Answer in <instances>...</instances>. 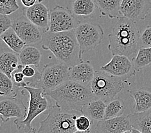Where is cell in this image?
<instances>
[{
	"mask_svg": "<svg viewBox=\"0 0 151 133\" xmlns=\"http://www.w3.org/2000/svg\"><path fill=\"white\" fill-rule=\"evenodd\" d=\"M42 48L51 51L59 63L72 67L82 60L75 30L69 31L43 33Z\"/></svg>",
	"mask_w": 151,
	"mask_h": 133,
	"instance_id": "1",
	"label": "cell"
},
{
	"mask_svg": "<svg viewBox=\"0 0 151 133\" xmlns=\"http://www.w3.org/2000/svg\"><path fill=\"white\" fill-rule=\"evenodd\" d=\"M118 19L108 35L107 49L112 55H124L129 58L138 51L140 33L133 21L124 17Z\"/></svg>",
	"mask_w": 151,
	"mask_h": 133,
	"instance_id": "2",
	"label": "cell"
},
{
	"mask_svg": "<svg viewBox=\"0 0 151 133\" xmlns=\"http://www.w3.org/2000/svg\"><path fill=\"white\" fill-rule=\"evenodd\" d=\"M43 94L54 100L56 106L60 108L81 112L86 104L95 99L90 85H84L70 80Z\"/></svg>",
	"mask_w": 151,
	"mask_h": 133,
	"instance_id": "3",
	"label": "cell"
},
{
	"mask_svg": "<svg viewBox=\"0 0 151 133\" xmlns=\"http://www.w3.org/2000/svg\"><path fill=\"white\" fill-rule=\"evenodd\" d=\"M82 114L81 111L65 110L53 106L46 118L40 122L37 133H73L77 131L75 120Z\"/></svg>",
	"mask_w": 151,
	"mask_h": 133,
	"instance_id": "4",
	"label": "cell"
},
{
	"mask_svg": "<svg viewBox=\"0 0 151 133\" xmlns=\"http://www.w3.org/2000/svg\"><path fill=\"white\" fill-rule=\"evenodd\" d=\"M89 85L95 99L103 100L106 102L114 99L124 87L122 78L102 70H95Z\"/></svg>",
	"mask_w": 151,
	"mask_h": 133,
	"instance_id": "5",
	"label": "cell"
},
{
	"mask_svg": "<svg viewBox=\"0 0 151 133\" xmlns=\"http://www.w3.org/2000/svg\"><path fill=\"white\" fill-rule=\"evenodd\" d=\"M24 90L30 94L27 116L23 120L16 119L14 123L17 129L23 130L25 133H36V129L32 127V123L39 115L48 110V102L43 94L44 90L42 88L26 87Z\"/></svg>",
	"mask_w": 151,
	"mask_h": 133,
	"instance_id": "6",
	"label": "cell"
},
{
	"mask_svg": "<svg viewBox=\"0 0 151 133\" xmlns=\"http://www.w3.org/2000/svg\"><path fill=\"white\" fill-rule=\"evenodd\" d=\"M75 31L81 57L84 53L95 49L104 37L103 28L99 24L81 23Z\"/></svg>",
	"mask_w": 151,
	"mask_h": 133,
	"instance_id": "7",
	"label": "cell"
},
{
	"mask_svg": "<svg viewBox=\"0 0 151 133\" xmlns=\"http://www.w3.org/2000/svg\"><path fill=\"white\" fill-rule=\"evenodd\" d=\"M69 68L61 63L45 65L41 72L40 88L49 92L69 80Z\"/></svg>",
	"mask_w": 151,
	"mask_h": 133,
	"instance_id": "8",
	"label": "cell"
},
{
	"mask_svg": "<svg viewBox=\"0 0 151 133\" xmlns=\"http://www.w3.org/2000/svg\"><path fill=\"white\" fill-rule=\"evenodd\" d=\"M81 23L73 12L63 6L57 5L50 10L49 31L52 33L75 30Z\"/></svg>",
	"mask_w": 151,
	"mask_h": 133,
	"instance_id": "9",
	"label": "cell"
},
{
	"mask_svg": "<svg viewBox=\"0 0 151 133\" xmlns=\"http://www.w3.org/2000/svg\"><path fill=\"white\" fill-rule=\"evenodd\" d=\"M12 28L27 45L37 44L42 42L43 32L24 16L14 20Z\"/></svg>",
	"mask_w": 151,
	"mask_h": 133,
	"instance_id": "10",
	"label": "cell"
},
{
	"mask_svg": "<svg viewBox=\"0 0 151 133\" xmlns=\"http://www.w3.org/2000/svg\"><path fill=\"white\" fill-rule=\"evenodd\" d=\"M151 10V0H122V17L128 18L134 23L145 20Z\"/></svg>",
	"mask_w": 151,
	"mask_h": 133,
	"instance_id": "11",
	"label": "cell"
},
{
	"mask_svg": "<svg viewBox=\"0 0 151 133\" xmlns=\"http://www.w3.org/2000/svg\"><path fill=\"white\" fill-rule=\"evenodd\" d=\"M100 70L121 78H130L136 72L134 64L129 57L119 55H113L111 60Z\"/></svg>",
	"mask_w": 151,
	"mask_h": 133,
	"instance_id": "12",
	"label": "cell"
},
{
	"mask_svg": "<svg viewBox=\"0 0 151 133\" xmlns=\"http://www.w3.org/2000/svg\"><path fill=\"white\" fill-rule=\"evenodd\" d=\"M27 113V108L24 103L16 97L5 98L0 102V115L3 122H6L11 118L23 120Z\"/></svg>",
	"mask_w": 151,
	"mask_h": 133,
	"instance_id": "13",
	"label": "cell"
},
{
	"mask_svg": "<svg viewBox=\"0 0 151 133\" xmlns=\"http://www.w3.org/2000/svg\"><path fill=\"white\" fill-rule=\"evenodd\" d=\"M23 14L31 23L42 30L43 33L49 31L50 11L42 3L37 2L32 6L24 7Z\"/></svg>",
	"mask_w": 151,
	"mask_h": 133,
	"instance_id": "14",
	"label": "cell"
},
{
	"mask_svg": "<svg viewBox=\"0 0 151 133\" xmlns=\"http://www.w3.org/2000/svg\"><path fill=\"white\" fill-rule=\"evenodd\" d=\"M132 127L128 115H123L114 118L98 121L95 133H122L132 130Z\"/></svg>",
	"mask_w": 151,
	"mask_h": 133,
	"instance_id": "15",
	"label": "cell"
},
{
	"mask_svg": "<svg viewBox=\"0 0 151 133\" xmlns=\"http://www.w3.org/2000/svg\"><path fill=\"white\" fill-rule=\"evenodd\" d=\"M95 73L90 61H82L75 65L70 67L69 80L84 85H89Z\"/></svg>",
	"mask_w": 151,
	"mask_h": 133,
	"instance_id": "16",
	"label": "cell"
},
{
	"mask_svg": "<svg viewBox=\"0 0 151 133\" xmlns=\"http://www.w3.org/2000/svg\"><path fill=\"white\" fill-rule=\"evenodd\" d=\"M134 99V113H142L151 110V89L142 88L134 90H129Z\"/></svg>",
	"mask_w": 151,
	"mask_h": 133,
	"instance_id": "17",
	"label": "cell"
},
{
	"mask_svg": "<svg viewBox=\"0 0 151 133\" xmlns=\"http://www.w3.org/2000/svg\"><path fill=\"white\" fill-rule=\"evenodd\" d=\"M106 104L101 99H93L86 104L82 110V113L89 117L91 120L100 121L104 120Z\"/></svg>",
	"mask_w": 151,
	"mask_h": 133,
	"instance_id": "18",
	"label": "cell"
},
{
	"mask_svg": "<svg viewBox=\"0 0 151 133\" xmlns=\"http://www.w3.org/2000/svg\"><path fill=\"white\" fill-rule=\"evenodd\" d=\"M133 129L142 133H151V110L142 113L128 115Z\"/></svg>",
	"mask_w": 151,
	"mask_h": 133,
	"instance_id": "19",
	"label": "cell"
},
{
	"mask_svg": "<svg viewBox=\"0 0 151 133\" xmlns=\"http://www.w3.org/2000/svg\"><path fill=\"white\" fill-rule=\"evenodd\" d=\"M19 56L15 53L2 52L0 56V70L12 80L13 74L19 65Z\"/></svg>",
	"mask_w": 151,
	"mask_h": 133,
	"instance_id": "20",
	"label": "cell"
},
{
	"mask_svg": "<svg viewBox=\"0 0 151 133\" xmlns=\"http://www.w3.org/2000/svg\"><path fill=\"white\" fill-rule=\"evenodd\" d=\"M95 1L102 16H107L110 19H119L122 17V0H95Z\"/></svg>",
	"mask_w": 151,
	"mask_h": 133,
	"instance_id": "21",
	"label": "cell"
},
{
	"mask_svg": "<svg viewBox=\"0 0 151 133\" xmlns=\"http://www.w3.org/2000/svg\"><path fill=\"white\" fill-rule=\"evenodd\" d=\"M18 56L21 64L24 66L33 65L37 67L40 64L41 53L35 47L26 46Z\"/></svg>",
	"mask_w": 151,
	"mask_h": 133,
	"instance_id": "22",
	"label": "cell"
},
{
	"mask_svg": "<svg viewBox=\"0 0 151 133\" xmlns=\"http://www.w3.org/2000/svg\"><path fill=\"white\" fill-rule=\"evenodd\" d=\"M0 36L1 40L9 46V48L14 53L17 55H19L23 49L27 46L26 43L19 37L12 28H10Z\"/></svg>",
	"mask_w": 151,
	"mask_h": 133,
	"instance_id": "23",
	"label": "cell"
},
{
	"mask_svg": "<svg viewBox=\"0 0 151 133\" xmlns=\"http://www.w3.org/2000/svg\"><path fill=\"white\" fill-rule=\"evenodd\" d=\"M96 6L93 0H75L72 4V12L75 16L89 17L94 13Z\"/></svg>",
	"mask_w": 151,
	"mask_h": 133,
	"instance_id": "24",
	"label": "cell"
},
{
	"mask_svg": "<svg viewBox=\"0 0 151 133\" xmlns=\"http://www.w3.org/2000/svg\"><path fill=\"white\" fill-rule=\"evenodd\" d=\"M125 110V106L123 100L120 98H114L107 102L104 119H111L123 115Z\"/></svg>",
	"mask_w": 151,
	"mask_h": 133,
	"instance_id": "25",
	"label": "cell"
},
{
	"mask_svg": "<svg viewBox=\"0 0 151 133\" xmlns=\"http://www.w3.org/2000/svg\"><path fill=\"white\" fill-rule=\"evenodd\" d=\"M136 71L139 70L151 63V48H139L136 56L132 58Z\"/></svg>",
	"mask_w": 151,
	"mask_h": 133,
	"instance_id": "26",
	"label": "cell"
},
{
	"mask_svg": "<svg viewBox=\"0 0 151 133\" xmlns=\"http://www.w3.org/2000/svg\"><path fill=\"white\" fill-rule=\"evenodd\" d=\"M14 82L9 76L0 73V94L1 96H9L14 92Z\"/></svg>",
	"mask_w": 151,
	"mask_h": 133,
	"instance_id": "27",
	"label": "cell"
},
{
	"mask_svg": "<svg viewBox=\"0 0 151 133\" xmlns=\"http://www.w3.org/2000/svg\"><path fill=\"white\" fill-rule=\"evenodd\" d=\"M19 8L17 0H0V14L9 16Z\"/></svg>",
	"mask_w": 151,
	"mask_h": 133,
	"instance_id": "28",
	"label": "cell"
},
{
	"mask_svg": "<svg viewBox=\"0 0 151 133\" xmlns=\"http://www.w3.org/2000/svg\"><path fill=\"white\" fill-rule=\"evenodd\" d=\"M24 65L19 64L17 69L14 72L12 75V81L14 82V86L17 89L21 90V88H24V87H27L26 83V78L23 74L22 70Z\"/></svg>",
	"mask_w": 151,
	"mask_h": 133,
	"instance_id": "29",
	"label": "cell"
},
{
	"mask_svg": "<svg viewBox=\"0 0 151 133\" xmlns=\"http://www.w3.org/2000/svg\"><path fill=\"white\" fill-rule=\"evenodd\" d=\"M91 120L84 115H79L75 120V127L78 131H87L91 130Z\"/></svg>",
	"mask_w": 151,
	"mask_h": 133,
	"instance_id": "30",
	"label": "cell"
},
{
	"mask_svg": "<svg viewBox=\"0 0 151 133\" xmlns=\"http://www.w3.org/2000/svg\"><path fill=\"white\" fill-rule=\"evenodd\" d=\"M151 48V26H147L139 35V48Z\"/></svg>",
	"mask_w": 151,
	"mask_h": 133,
	"instance_id": "31",
	"label": "cell"
},
{
	"mask_svg": "<svg viewBox=\"0 0 151 133\" xmlns=\"http://www.w3.org/2000/svg\"><path fill=\"white\" fill-rule=\"evenodd\" d=\"M13 21L9 16L0 14V35L12 27Z\"/></svg>",
	"mask_w": 151,
	"mask_h": 133,
	"instance_id": "32",
	"label": "cell"
},
{
	"mask_svg": "<svg viewBox=\"0 0 151 133\" xmlns=\"http://www.w3.org/2000/svg\"><path fill=\"white\" fill-rule=\"evenodd\" d=\"M21 1L25 7H30L36 4L38 0H21Z\"/></svg>",
	"mask_w": 151,
	"mask_h": 133,
	"instance_id": "33",
	"label": "cell"
},
{
	"mask_svg": "<svg viewBox=\"0 0 151 133\" xmlns=\"http://www.w3.org/2000/svg\"><path fill=\"white\" fill-rule=\"evenodd\" d=\"M73 133H91V130H89V131H77L74 132Z\"/></svg>",
	"mask_w": 151,
	"mask_h": 133,
	"instance_id": "34",
	"label": "cell"
},
{
	"mask_svg": "<svg viewBox=\"0 0 151 133\" xmlns=\"http://www.w3.org/2000/svg\"><path fill=\"white\" fill-rule=\"evenodd\" d=\"M132 133H142L140 131L136 130V129H133V128L132 129Z\"/></svg>",
	"mask_w": 151,
	"mask_h": 133,
	"instance_id": "35",
	"label": "cell"
},
{
	"mask_svg": "<svg viewBox=\"0 0 151 133\" xmlns=\"http://www.w3.org/2000/svg\"><path fill=\"white\" fill-rule=\"evenodd\" d=\"M122 133H132V130H127V131H125Z\"/></svg>",
	"mask_w": 151,
	"mask_h": 133,
	"instance_id": "36",
	"label": "cell"
},
{
	"mask_svg": "<svg viewBox=\"0 0 151 133\" xmlns=\"http://www.w3.org/2000/svg\"><path fill=\"white\" fill-rule=\"evenodd\" d=\"M42 1H44V0H38V2L39 3H41Z\"/></svg>",
	"mask_w": 151,
	"mask_h": 133,
	"instance_id": "37",
	"label": "cell"
}]
</instances>
